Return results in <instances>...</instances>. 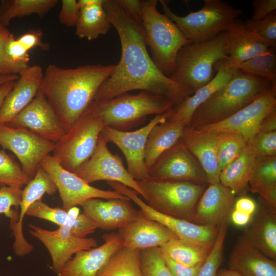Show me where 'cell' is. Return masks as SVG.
<instances>
[{"mask_svg": "<svg viewBox=\"0 0 276 276\" xmlns=\"http://www.w3.org/2000/svg\"><path fill=\"white\" fill-rule=\"evenodd\" d=\"M257 208V204L253 199L244 196L235 200L233 209L253 216Z\"/></svg>", "mask_w": 276, "mask_h": 276, "instance_id": "11a10c76", "label": "cell"}, {"mask_svg": "<svg viewBox=\"0 0 276 276\" xmlns=\"http://www.w3.org/2000/svg\"><path fill=\"white\" fill-rule=\"evenodd\" d=\"M173 108L156 115L145 126L133 131L118 130L104 126L100 136L106 143H112L123 152L127 162V171L137 181L149 178L145 163V148L148 135L156 125L165 122L172 114Z\"/></svg>", "mask_w": 276, "mask_h": 276, "instance_id": "8fae6325", "label": "cell"}, {"mask_svg": "<svg viewBox=\"0 0 276 276\" xmlns=\"http://www.w3.org/2000/svg\"><path fill=\"white\" fill-rule=\"evenodd\" d=\"M79 212L80 209L77 206L71 208L67 211L65 222L54 231L29 225L30 233L40 240L49 251L52 261V268L57 274L73 254L97 246V241L93 238H80L71 235V228Z\"/></svg>", "mask_w": 276, "mask_h": 276, "instance_id": "30bf717a", "label": "cell"}, {"mask_svg": "<svg viewBox=\"0 0 276 276\" xmlns=\"http://www.w3.org/2000/svg\"><path fill=\"white\" fill-rule=\"evenodd\" d=\"M42 35L43 32L40 29L31 30L22 34L17 39L28 51L36 47L48 51L50 45L42 41Z\"/></svg>", "mask_w": 276, "mask_h": 276, "instance_id": "f907efd6", "label": "cell"}, {"mask_svg": "<svg viewBox=\"0 0 276 276\" xmlns=\"http://www.w3.org/2000/svg\"><path fill=\"white\" fill-rule=\"evenodd\" d=\"M249 185L252 192L276 207V156L257 157Z\"/></svg>", "mask_w": 276, "mask_h": 276, "instance_id": "1f68e13d", "label": "cell"}, {"mask_svg": "<svg viewBox=\"0 0 276 276\" xmlns=\"http://www.w3.org/2000/svg\"><path fill=\"white\" fill-rule=\"evenodd\" d=\"M0 145L16 156L24 172L32 179L42 161L53 152L55 143L28 129L2 124Z\"/></svg>", "mask_w": 276, "mask_h": 276, "instance_id": "4fadbf2b", "label": "cell"}, {"mask_svg": "<svg viewBox=\"0 0 276 276\" xmlns=\"http://www.w3.org/2000/svg\"><path fill=\"white\" fill-rule=\"evenodd\" d=\"M80 205L98 228L106 230L119 229L141 214L140 210L132 206L130 199L90 198Z\"/></svg>", "mask_w": 276, "mask_h": 276, "instance_id": "d6986e66", "label": "cell"}, {"mask_svg": "<svg viewBox=\"0 0 276 276\" xmlns=\"http://www.w3.org/2000/svg\"><path fill=\"white\" fill-rule=\"evenodd\" d=\"M256 159V155L247 143L241 154L221 171L220 182L236 195L241 193L249 184Z\"/></svg>", "mask_w": 276, "mask_h": 276, "instance_id": "4dcf8cb0", "label": "cell"}, {"mask_svg": "<svg viewBox=\"0 0 276 276\" xmlns=\"http://www.w3.org/2000/svg\"><path fill=\"white\" fill-rule=\"evenodd\" d=\"M115 66L96 64L63 68L51 64L47 67L40 90L55 111L65 132L93 102Z\"/></svg>", "mask_w": 276, "mask_h": 276, "instance_id": "7a4b0ae2", "label": "cell"}, {"mask_svg": "<svg viewBox=\"0 0 276 276\" xmlns=\"http://www.w3.org/2000/svg\"><path fill=\"white\" fill-rule=\"evenodd\" d=\"M275 51V49L271 48L266 52L236 64L233 67L264 78L276 84Z\"/></svg>", "mask_w": 276, "mask_h": 276, "instance_id": "74e56055", "label": "cell"}, {"mask_svg": "<svg viewBox=\"0 0 276 276\" xmlns=\"http://www.w3.org/2000/svg\"><path fill=\"white\" fill-rule=\"evenodd\" d=\"M49 192V187L47 183L39 178L31 179L22 190L21 200L19 206L20 213L17 216V213L14 211L10 218V227L14 238L13 249L18 256H25L34 249L24 235L22 224L25 215L33 203L41 200L44 194H48Z\"/></svg>", "mask_w": 276, "mask_h": 276, "instance_id": "83f0119b", "label": "cell"}, {"mask_svg": "<svg viewBox=\"0 0 276 276\" xmlns=\"http://www.w3.org/2000/svg\"><path fill=\"white\" fill-rule=\"evenodd\" d=\"M251 4L253 13L250 19L254 20L263 19L276 11L275 0H254Z\"/></svg>", "mask_w": 276, "mask_h": 276, "instance_id": "f5cc1de1", "label": "cell"}, {"mask_svg": "<svg viewBox=\"0 0 276 276\" xmlns=\"http://www.w3.org/2000/svg\"><path fill=\"white\" fill-rule=\"evenodd\" d=\"M147 204L162 214L190 222L204 185L191 181L151 178L137 181Z\"/></svg>", "mask_w": 276, "mask_h": 276, "instance_id": "52a82bcc", "label": "cell"}, {"mask_svg": "<svg viewBox=\"0 0 276 276\" xmlns=\"http://www.w3.org/2000/svg\"><path fill=\"white\" fill-rule=\"evenodd\" d=\"M40 167L56 185L66 211L90 198L129 199L114 190H101L86 183L75 173L64 169L52 155L45 157Z\"/></svg>", "mask_w": 276, "mask_h": 276, "instance_id": "7c38bea8", "label": "cell"}, {"mask_svg": "<svg viewBox=\"0 0 276 276\" xmlns=\"http://www.w3.org/2000/svg\"><path fill=\"white\" fill-rule=\"evenodd\" d=\"M6 125L28 129L55 143L65 133L55 111L40 89L33 100Z\"/></svg>", "mask_w": 276, "mask_h": 276, "instance_id": "ac0fdd59", "label": "cell"}, {"mask_svg": "<svg viewBox=\"0 0 276 276\" xmlns=\"http://www.w3.org/2000/svg\"><path fill=\"white\" fill-rule=\"evenodd\" d=\"M247 143L238 133L232 131L217 132L216 155L220 173L241 154Z\"/></svg>", "mask_w": 276, "mask_h": 276, "instance_id": "8d00e7d4", "label": "cell"}, {"mask_svg": "<svg viewBox=\"0 0 276 276\" xmlns=\"http://www.w3.org/2000/svg\"><path fill=\"white\" fill-rule=\"evenodd\" d=\"M228 58L226 31L204 41L192 42L178 52L175 68L169 78L194 91L210 82L215 65Z\"/></svg>", "mask_w": 276, "mask_h": 276, "instance_id": "5b68a950", "label": "cell"}, {"mask_svg": "<svg viewBox=\"0 0 276 276\" xmlns=\"http://www.w3.org/2000/svg\"><path fill=\"white\" fill-rule=\"evenodd\" d=\"M275 109L276 85H273L249 104L226 119L194 129L203 131L237 132L247 143L258 132L263 119Z\"/></svg>", "mask_w": 276, "mask_h": 276, "instance_id": "2e32d148", "label": "cell"}, {"mask_svg": "<svg viewBox=\"0 0 276 276\" xmlns=\"http://www.w3.org/2000/svg\"><path fill=\"white\" fill-rule=\"evenodd\" d=\"M275 261L261 252L242 236L231 255L229 269L242 276H276Z\"/></svg>", "mask_w": 276, "mask_h": 276, "instance_id": "4316f807", "label": "cell"}, {"mask_svg": "<svg viewBox=\"0 0 276 276\" xmlns=\"http://www.w3.org/2000/svg\"><path fill=\"white\" fill-rule=\"evenodd\" d=\"M226 40L228 58L222 62L231 67L271 48L266 41L246 29L244 21L238 19L226 31Z\"/></svg>", "mask_w": 276, "mask_h": 276, "instance_id": "484cf974", "label": "cell"}, {"mask_svg": "<svg viewBox=\"0 0 276 276\" xmlns=\"http://www.w3.org/2000/svg\"><path fill=\"white\" fill-rule=\"evenodd\" d=\"M43 76L39 64L29 65L19 75L0 109V125L10 122L33 100L40 89Z\"/></svg>", "mask_w": 276, "mask_h": 276, "instance_id": "ffe728a7", "label": "cell"}, {"mask_svg": "<svg viewBox=\"0 0 276 276\" xmlns=\"http://www.w3.org/2000/svg\"><path fill=\"white\" fill-rule=\"evenodd\" d=\"M236 195L220 182L209 184L198 201L192 222L202 225H220L228 219Z\"/></svg>", "mask_w": 276, "mask_h": 276, "instance_id": "7402d4cb", "label": "cell"}, {"mask_svg": "<svg viewBox=\"0 0 276 276\" xmlns=\"http://www.w3.org/2000/svg\"><path fill=\"white\" fill-rule=\"evenodd\" d=\"M159 2L164 14L193 42L210 40L226 31L243 13L242 9L234 8L222 0H204L201 9L180 16L171 10L167 1Z\"/></svg>", "mask_w": 276, "mask_h": 276, "instance_id": "ba28073f", "label": "cell"}, {"mask_svg": "<svg viewBox=\"0 0 276 276\" xmlns=\"http://www.w3.org/2000/svg\"><path fill=\"white\" fill-rule=\"evenodd\" d=\"M104 126L101 117L90 105L55 143L52 155L64 169L74 173L94 153Z\"/></svg>", "mask_w": 276, "mask_h": 276, "instance_id": "9c48e42d", "label": "cell"}, {"mask_svg": "<svg viewBox=\"0 0 276 276\" xmlns=\"http://www.w3.org/2000/svg\"><path fill=\"white\" fill-rule=\"evenodd\" d=\"M80 8L76 0H62L59 13V22L67 27L75 26L78 19Z\"/></svg>", "mask_w": 276, "mask_h": 276, "instance_id": "7dc6e473", "label": "cell"}, {"mask_svg": "<svg viewBox=\"0 0 276 276\" xmlns=\"http://www.w3.org/2000/svg\"><path fill=\"white\" fill-rule=\"evenodd\" d=\"M214 69L217 74L213 79L174 107L173 113L168 119L182 123L188 126L195 110L228 82L236 68L228 67L220 61L216 64Z\"/></svg>", "mask_w": 276, "mask_h": 276, "instance_id": "f1b7e54d", "label": "cell"}, {"mask_svg": "<svg viewBox=\"0 0 276 276\" xmlns=\"http://www.w3.org/2000/svg\"><path fill=\"white\" fill-rule=\"evenodd\" d=\"M161 251L174 261L186 266L203 263L212 247L176 238L159 247Z\"/></svg>", "mask_w": 276, "mask_h": 276, "instance_id": "e575fe53", "label": "cell"}, {"mask_svg": "<svg viewBox=\"0 0 276 276\" xmlns=\"http://www.w3.org/2000/svg\"><path fill=\"white\" fill-rule=\"evenodd\" d=\"M74 173L88 184L98 180L115 181L132 189L144 197L137 180L125 168L122 158L117 154L112 153L100 135L93 155Z\"/></svg>", "mask_w": 276, "mask_h": 276, "instance_id": "9a60e30c", "label": "cell"}, {"mask_svg": "<svg viewBox=\"0 0 276 276\" xmlns=\"http://www.w3.org/2000/svg\"><path fill=\"white\" fill-rule=\"evenodd\" d=\"M90 105L105 126L124 131L142 124L149 116L162 114L175 107L168 98L144 90L137 94L125 93L110 99L93 101Z\"/></svg>", "mask_w": 276, "mask_h": 276, "instance_id": "277c9868", "label": "cell"}, {"mask_svg": "<svg viewBox=\"0 0 276 276\" xmlns=\"http://www.w3.org/2000/svg\"><path fill=\"white\" fill-rule=\"evenodd\" d=\"M273 85L276 84L236 68L228 82L195 110L188 127L195 128L223 121Z\"/></svg>", "mask_w": 276, "mask_h": 276, "instance_id": "3957f363", "label": "cell"}, {"mask_svg": "<svg viewBox=\"0 0 276 276\" xmlns=\"http://www.w3.org/2000/svg\"><path fill=\"white\" fill-rule=\"evenodd\" d=\"M31 179L24 172L21 166L8 154L0 150V185L1 187L22 188Z\"/></svg>", "mask_w": 276, "mask_h": 276, "instance_id": "f35d334b", "label": "cell"}, {"mask_svg": "<svg viewBox=\"0 0 276 276\" xmlns=\"http://www.w3.org/2000/svg\"><path fill=\"white\" fill-rule=\"evenodd\" d=\"M228 219L222 223L219 227L217 238L197 276H216L221 263L223 247L228 225Z\"/></svg>", "mask_w": 276, "mask_h": 276, "instance_id": "ab89813d", "label": "cell"}, {"mask_svg": "<svg viewBox=\"0 0 276 276\" xmlns=\"http://www.w3.org/2000/svg\"><path fill=\"white\" fill-rule=\"evenodd\" d=\"M104 0H79L77 1L79 8L83 6L102 3Z\"/></svg>", "mask_w": 276, "mask_h": 276, "instance_id": "6125c7cd", "label": "cell"}, {"mask_svg": "<svg viewBox=\"0 0 276 276\" xmlns=\"http://www.w3.org/2000/svg\"><path fill=\"white\" fill-rule=\"evenodd\" d=\"M123 10L137 21L142 22L141 1L116 0Z\"/></svg>", "mask_w": 276, "mask_h": 276, "instance_id": "db71d44e", "label": "cell"}, {"mask_svg": "<svg viewBox=\"0 0 276 276\" xmlns=\"http://www.w3.org/2000/svg\"><path fill=\"white\" fill-rule=\"evenodd\" d=\"M186 126L182 123L168 119L151 129L145 148V163L148 170L162 153L180 139Z\"/></svg>", "mask_w": 276, "mask_h": 276, "instance_id": "f546056e", "label": "cell"}, {"mask_svg": "<svg viewBox=\"0 0 276 276\" xmlns=\"http://www.w3.org/2000/svg\"><path fill=\"white\" fill-rule=\"evenodd\" d=\"M261 200L242 236L267 257L276 261V207Z\"/></svg>", "mask_w": 276, "mask_h": 276, "instance_id": "cb8c5ba5", "label": "cell"}, {"mask_svg": "<svg viewBox=\"0 0 276 276\" xmlns=\"http://www.w3.org/2000/svg\"><path fill=\"white\" fill-rule=\"evenodd\" d=\"M276 131V109L267 115L261 122L258 132Z\"/></svg>", "mask_w": 276, "mask_h": 276, "instance_id": "9f6ffc18", "label": "cell"}, {"mask_svg": "<svg viewBox=\"0 0 276 276\" xmlns=\"http://www.w3.org/2000/svg\"><path fill=\"white\" fill-rule=\"evenodd\" d=\"M140 257L143 276H173L159 247L140 250Z\"/></svg>", "mask_w": 276, "mask_h": 276, "instance_id": "60d3db41", "label": "cell"}, {"mask_svg": "<svg viewBox=\"0 0 276 276\" xmlns=\"http://www.w3.org/2000/svg\"><path fill=\"white\" fill-rule=\"evenodd\" d=\"M257 158L276 156V131L257 132L248 142Z\"/></svg>", "mask_w": 276, "mask_h": 276, "instance_id": "7bdbcfd3", "label": "cell"}, {"mask_svg": "<svg viewBox=\"0 0 276 276\" xmlns=\"http://www.w3.org/2000/svg\"><path fill=\"white\" fill-rule=\"evenodd\" d=\"M162 253L165 263L173 276H197L203 263L195 266H186L176 262Z\"/></svg>", "mask_w": 276, "mask_h": 276, "instance_id": "816d5d0a", "label": "cell"}, {"mask_svg": "<svg viewBox=\"0 0 276 276\" xmlns=\"http://www.w3.org/2000/svg\"><path fill=\"white\" fill-rule=\"evenodd\" d=\"M26 215L48 220L60 226L65 222L67 211L60 208L51 207L40 200L31 205Z\"/></svg>", "mask_w": 276, "mask_h": 276, "instance_id": "ee69618b", "label": "cell"}, {"mask_svg": "<svg viewBox=\"0 0 276 276\" xmlns=\"http://www.w3.org/2000/svg\"><path fill=\"white\" fill-rule=\"evenodd\" d=\"M5 48L7 54L12 60L29 64V51L15 38L13 34L11 33Z\"/></svg>", "mask_w": 276, "mask_h": 276, "instance_id": "c3c4849f", "label": "cell"}, {"mask_svg": "<svg viewBox=\"0 0 276 276\" xmlns=\"http://www.w3.org/2000/svg\"><path fill=\"white\" fill-rule=\"evenodd\" d=\"M15 82V81L8 82L0 86V109L6 97L12 89Z\"/></svg>", "mask_w": 276, "mask_h": 276, "instance_id": "680465c9", "label": "cell"}, {"mask_svg": "<svg viewBox=\"0 0 276 276\" xmlns=\"http://www.w3.org/2000/svg\"><path fill=\"white\" fill-rule=\"evenodd\" d=\"M58 3V0L0 1V25L6 28L13 19L33 14L43 18Z\"/></svg>", "mask_w": 276, "mask_h": 276, "instance_id": "836d02e7", "label": "cell"}, {"mask_svg": "<svg viewBox=\"0 0 276 276\" xmlns=\"http://www.w3.org/2000/svg\"><path fill=\"white\" fill-rule=\"evenodd\" d=\"M96 276H143L140 250L122 247Z\"/></svg>", "mask_w": 276, "mask_h": 276, "instance_id": "d590c367", "label": "cell"}, {"mask_svg": "<svg viewBox=\"0 0 276 276\" xmlns=\"http://www.w3.org/2000/svg\"><path fill=\"white\" fill-rule=\"evenodd\" d=\"M245 27L269 44L270 48H276V11L263 19H251L244 22Z\"/></svg>", "mask_w": 276, "mask_h": 276, "instance_id": "b9f144b4", "label": "cell"}, {"mask_svg": "<svg viewBox=\"0 0 276 276\" xmlns=\"http://www.w3.org/2000/svg\"><path fill=\"white\" fill-rule=\"evenodd\" d=\"M11 33L8 29L0 32V75H19L29 64L12 60L6 52V44Z\"/></svg>", "mask_w": 276, "mask_h": 276, "instance_id": "f6af8a7d", "label": "cell"}, {"mask_svg": "<svg viewBox=\"0 0 276 276\" xmlns=\"http://www.w3.org/2000/svg\"><path fill=\"white\" fill-rule=\"evenodd\" d=\"M18 78V75H0V86L7 82L16 81Z\"/></svg>", "mask_w": 276, "mask_h": 276, "instance_id": "91938a15", "label": "cell"}, {"mask_svg": "<svg viewBox=\"0 0 276 276\" xmlns=\"http://www.w3.org/2000/svg\"><path fill=\"white\" fill-rule=\"evenodd\" d=\"M113 189L127 197L140 207L145 217L156 221L170 229L180 239L212 247L220 225H202L159 213L150 208L132 189L119 182L107 181Z\"/></svg>", "mask_w": 276, "mask_h": 276, "instance_id": "5bb4252c", "label": "cell"}, {"mask_svg": "<svg viewBox=\"0 0 276 276\" xmlns=\"http://www.w3.org/2000/svg\"><path fill=\"white\" fill-rule=\"evenodd\" d=\"M216 276H242L238 272L228 269H222L220 271Z\"/></svg>", "mask_w": 276, "mask_h": 276, "instance_id": "94428289", "label": "cell"}, {"mask_svg": "<svg viewBox=\"0 0 276 276\" xmlns=\"http://www.w3.org/2000/svg\"><path fill=\"white\" fill-rule=\"evenodd\" d=\"M148 172L150 177L157 179L209 183L200 164L180 139L160 155Z\"/></svg>", "mask_w": 276, "mask_h": 276, "instance_id": "e0dca14e", "label": "cell"}, {"mask_svg": "<svg viewBox=\"0 0 276 276\" xmlns=\"http://www.w3.org/2000/svg\"><path fill=\"white\" fill-rule=\"evenodd\" d=\"M96 223L84 212L77 217L71 228V235L75 237L83 238L93 233L98 228Z\"/></svg>", "mask_w": 276, "mask_h": 276, "instance_id": "681fc988", "label": "cell"}, {"mask_svg": "<svg viewBox=\"0 0 276 276\" xmlns=\"http://www.w3.org/2000/svg\"><path fill=\"white\" fill-rule=\"evenodd\" d=\"M118 234L122 247L139 250L159 247L170 240L178 238L166 226L145 217L141 212L136 219L119 228Z\"/></svg>", "mask_w": 276, "mask_h": 276, "instance_id": "44dd1931", "label": "cell"}, {"mask_svg": "<svg viewBox=\"0 0 276 276\" xmlns=\"http://www.w3.org/2000/svg\"><path fill=\"white\" fill-rule=\"evenodd\" d=\"M7 29L6 28H4L0 25V32Z\"/></svg>", "mask_w": 276, "mask_h": 276, "instance_id": "be15d7a7", "label": "cell"}, {"mask_svg": "<svg viewBox=\"0 0 276 276\" xmlns=\"http://www.w3.org/2000/svg\"><path fill=\"white\" fill-rule=\"evenodd\" d=\"M103 7L119 36L121 55L94 101L140 89L164 96L175 107L194 93L192 89L172 80L156 66L147 51V37L141 23L127 14L116 0H104Z\"/></svg>", "mask_w": 276, "mask_h": 276, "instance_id": "6da1fadb", "label": "cell"}, {"mask_svg": "<svg viewBox=\"0 0 276 276\" xmlns=\"http://www.w3.org/2000/svg\"><path fill=\"white\" fill-rule=\"evenodd\" d=\"M103 3L80 8L79 16L75 25V34L78 38L93 40L108 32L112 25Z\"/></svg>", "mask_w": 276, "mask_h": 276, "instance_id": "d6a6232c", "label": "cell"}, {"mask_svg": "<svg viewBox=\"0 0 276 276\" xmlns=\"http://www.w3.org/2000/svg\"><path fill=\"white\" fill-rule=\"evenodd\" d=\"M22 189L18 187L3 186L0 188V214H4L9 218L14 210L11 208H17L21 200Z\"/></svg>", "mask_w": 276, "mask_h": 276, "instance_id": "bcb514c9", "label": "cell"}, {"mask_svg": "<svg viewBox=\"0 0 276 276\" xmlns=\"http://www.w3.org/2000/svg\"><path fill=\"white\" fill-rule=\"evenodd\" d=\"M157 0L141 1L142 25L156 66L169 77L173 73L178 51L192 42L176 25L157 9Z\"/></svg>", "mask_w": 276, "mask_h": 276, "instance_id": "8992f818", "label": "cell"}, {"mask_svg": "<svg viewBox=\"0 0 276 276\" xmlns=\"http://www.w3.org/2000/svg\"><path fill=\"white\" fill-rule=\"evenodd\" d=\"M103 238L104 243L102 245L75 253L59 276H96L112 255L122 247L118 233L105 234Z\"/></svg>", "mask_w": 276, "mask_h": 276, "instance_id": "603a6c76", "label": "cell"}, {"mask_svg": "<svg viewBox=\"0 0 276 276\" xmlns=\"http://www.w3.org/2000/svg\"><path fill=\"white\" fill-rule=\"evenodd\" d=\"M230 219L233 223L238 226H244L250 222L252 216L232 209Z\"/></svg>", "mask_w": 276, "mask_h": 276, "instance_id": "6f0895ef", "label": "cell"}, {"mask_svg": "<svg viewBox=\"0 0 276 276\" xmlns=\"http://www.w3.org/2000/svg\"><path fill=\"white\" fill-rule=\"evenodd\" d=\"M217 132L200 131L186 126L180 137L205 173L209 184L220 182L216 155Z\"/></svg>", "mask_w": 276, "mask_h": 276, "instance_id": "d4e9b609", "label": "cell"}]
</instances>
